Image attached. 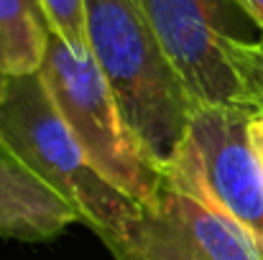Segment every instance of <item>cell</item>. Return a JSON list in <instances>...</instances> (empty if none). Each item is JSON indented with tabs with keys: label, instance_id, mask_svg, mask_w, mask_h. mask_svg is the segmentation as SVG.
<instances>
[{
	"label": "cell",
	"instance_id": "obj_1",
	"mask_svg": "<svg viewBox=\"0 0 263 260\" xmlns=\"http://www.w3.org/2000/svg\"><path fill=\"white\" fill-rule=\"evenodd\" d=\"M85 5L89 54L123 120L151 161L166 171L186 138L197 102L136 0H85Z\"/></svg>",
	"mask_w": 263,
	"mask_h": 260
},
{
	"label": "cell",
	"instance_id": "obj_2",
	"mask_svg": "<svg viewBox=\"0 0 263 260\" xmlns=\"http://www.w3.org/2000/svg\"><path fill=\"white\" fill-rule=\"evenodd\" d=\"M0 138L8 151L59 194L107 245L138 214V202L118 191L87 164L39 74L10 77L0 102Z\"/></svg>",
	"mask_w": 263,
	"mask_h": 260
},
{
	"label": "cell",
	"instance_id": "obj_3",
	"mask_svg": "<svg viewBox=\"0 0 263 260\" xmlns=\"http://www.w3.org/2000/svg\"><path fill=\"white\" fill-rule=\"evenodd\" d=\"M39 77L89 166L133 202H154L166 173L151 161L123 120L92 54L74 51L59 36L49 33Z\"/></svg>",
	"mask_w": 263,
	"mask_h": 260
},
{
	"label": "cell",
	"instance_id": "obj_4",
	"mask_svg": "<svg viewBox=\"0 0 263 260\" xmlns=\"http://www.w3.org/2000/svg\"><path fill=\"white\" fill-rule=\"evenodd\" d=\"M197 105L263 112V41L230 28L233 0H136Z\"/></svg>",
	"mask_w": 263,
	"mask_h": 260
},
{
	"label": "cell",
	"instance_id": "obj_5",
	"mask_svg": "<svg viewBox=\"0 0 263 260\" xmlns=\"http://www.w3.org/2000/svg\"><path fill=\"white\" fill-rule=\"evenodd\" d=\"M253 110L197 105L166 178L230 217L263 260V164L251 138Z\"/></svg>",
	"mask_w": 263,
	"mask_h": 260
},
{
	"label": "cell",
	"instance_id": "obj_6",
	"mask_svg": "<svg viewBox=\"0 0 263 260\" xmlns=\"http://www.w3.org/2000/svg\"><path fill=\"white\" fill-rule=\"evenodd\" d=\"M105 248L115 260H261L251 237L230 217L169 178Z\"/></svg>",
	"mask_w": 263,
	"mask_h": 260
},
{
	"label": "cell",
	"instance_id": "obj_7",
	"mask_svg": "<svg viewBox=\"0 0 263 260\" xmlns=\"http://www.w3.org/2000/svg\"><path fill=\"white\" fill-rule=\"evenodd\" d=\"M77 212L0 146V237L46 243L77 225Z\"/></svg>",
	"mask_w": 263,
	"mask_h": 260
},
{
	"label": "cell",
	"instance_id": "obj_8",
	"mask_svg": "<svg viewBox=\"0 0 263 260\" xmlns=\"http://www.w3.org/2000/svg\"><path fill=\"white\" fill-rule=\"evenodd\" d=\"M49 33L36 0H0V72L5 77L39 74Z\"/></svg>",
	"mask_w": 263,
	"mask_h": 260
},
{
	"label": "cell",
	"instance_id": "obj_9",
	"mask_svg": "<svg viewBox=\"0 0 263 260\" xmlns=\"http://www.w3.org/2000/svg\"><path fill=\"white\" fill-rule=\"evenodd\" d=\"M36 3L54 36H59L74 51H89L85 0H36Z\"/></svg>",
	"mask_w": 263,
	"mask_h": 260
},
{
	"label": "cell",
	"instance_id": "obj_10",
	"mask_svg": "<svg viewBox=\"0 0 263 260\" xmlns=\"http://www.w3.org/2000/svg\"><path fill=\"white\" fill-rule=\"evenodd\" d=\"M235 5L263 31V0H235Z\"/></svg>",
	"mask_w": 263,
	"mask_h": 260
},
{
	"label": "cell",
	"instance_id": "obj_11",
	"mask_svg": "<svg viewBox=\"0 0 263 260\" xmlns=\"http://www.w3.org/2000/svg\"><path fill=\"white\" fill-rule=\"evenodd\" d=\"M251 138H253V146H256L258 158L263 164V112L253 115V120H251Z\"/></svg>",
	"mask_w": 263,
	"mask_h": 260
},
{
	"label": "cell",
	"instance_id": "obj_12",
	"mask_svg": "<svg viewBox=\"0 0 263 260\" xmlns=\"http://www.w3.org/2000/svg\"><path fill=\"white\" fill-rule=\"evenodd\" d=\"M8 79H10V77H5V74L0 72V102H3L5 94H8Z\"/></svg>",
	"mask_w": 263,
	"mask_h": 260
},
{
	"label": "cell",
	"instance_id": "obj_13",
	"mask_svg": "<svg viewBox=\"0 0 263 260\" xmlns=\"http://www.w3.org/2000/svg\"><path fill=\"white\" fill-rule=\"evenodd\" d=\"M0 146H3V138H0Z\"/></svg>",
	"mask_w": 263,
	"mask_h": 260
}]
</instances>
